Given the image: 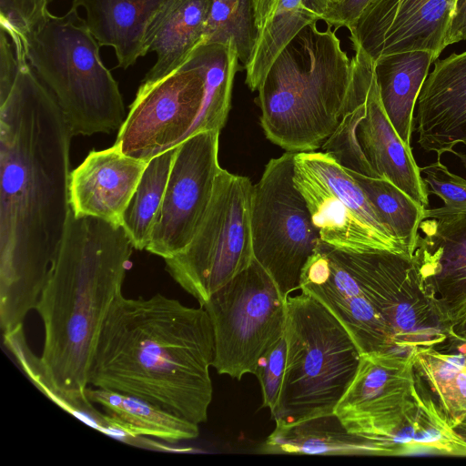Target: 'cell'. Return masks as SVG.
Instances as JSON below:
<instances>
[{
  "label": "cell",
  "instance_id": "cell-1",
  "mask_svg": "<svg viewBox=\"0 0 466 466\" xmlns=\"http://www.w3.org/2000/svg\"><path fill=\"white\" fill-rule=\"evenodd\" d=\"M0 103V327L35 309L68 222L73 137L27 58Z\"/></svg>",
  "mask_w": 466,
  "mask_h": 466
},
{
  "label": "cell",
  "instance_id": "cell-2",
  "mask_svg": "<svg viewBox=\"0 0 466 466\" xmlns=\"http://www.w3.org/2000/svg\"><path fill=\"white\" fill-rule=\"evenodd\" d=\"M132 248L122 226L71 209L35 307L45 329L42 354L28 349L17 357L35 387L96 430L105 428L106 416L86 397L88 370L102 325L122 294Z\"/></svg>",
  "mask_w": 466,
  "mask_h": 466
},
{
  "label": "cell",
  "instance_id": "cell-3",
  "mask_svg": "<svg viewBox=\"0 0 466 466\" xmlns=\"http://www.w3.org/2000/svg\"><path fill=\"white\" fill-rule=\"evenodd\" d=\"M215 355L210 318L157 293L120 294L102 325L88 370V385L132 395L196 424L212 400L209 369Z\"/></svg>",
  "mask_w": 466,
  "mask_h": 466
},
{
  "label": "cell",
  "instance_id": "cell-4",
  "mask_svg": "<svg viewBox=\"0 0 466 466\" xmlns=\"http://www.w3.org/2000/svg\"><path fill=\"white\" fill-rule=\"evenodd\" d=\"M373 73L351 61L330 27H304L279 54L259 88L266 137L288 152L320 149L345 114L366 95Z\"/></svg>",
  "mask_w": 466,
  "mask_h": 466
},
{
  "label": "cell",
  "instance_id": "cell-5",
  "mask_svg": "<svg viewBox=\"0 0 466 466\" xmlns=\"http://www.w3.org/2000/svg\"><path fill=\"white\" fill-rule=\"evenodd\" d=\"M286 313V366L271 413L278 425L334 413L361 356L344 326L309 294L289 295Z\"/></svg>",
  "mask_w": 466,
  "mask_h": 466
},
{
  "label": "cell",
  "instance_id": "cell-6",
  "mask_svg": "<svg viewBox=\"0 0 466 466\" xmlns=\"http://www.w3.org/2000/svg\"><path fill=\"white\" fill-rule=\"evenodd\" d=\"M99 48L72 6L61 16L50 14L25 47L28 63L55 96L73 136L112 133L127 117L118 85Z\"/></svg>",
  "mask_w": 466,
  "mask_h": 466
},
{
  "label": "cell",
  "instance_id": "cell-7",
  "mask_svg": "<svg viewBox=\"0 0 466 466\" xmlns=\"http://www.w3.org/2000/svg\"><path fill=\"white\" fill-rule=\"evenodd\" d=\"M253 188L248 177L221 168L191 241L165 259L172 279L200 306L254 258L250 224Z\"/></svg>",
  "mask_w": 466,
  "mask_h": 466
},
{
  "label": "cell",
  "instance_id": "cell-8",
  "mask_svg": "<svg viewBox=\"0 0 466 466\" xmlns=\"http://www.w3.org/2000/svg\"><path fill=\"white\" fill-rule=\"evenodd\" d=\"M214 331L212 367L240 380L255 374L266 351L285 333L286 299L255 259L202 305Z\"/></svg>",
  "mask_w": 466,
  "mask_h": 466
},
{
  "label": "cell",
  "instance_id": "cell-9",
  "mask_svg": "<svg viewBox=\"0 0 466 466\" xmlns=\"http://www.w3.org/2000/svg\"><path fill=\"white\" fill-rule=\"evenodd\" d=\"M294 152L271 158L254 185L251 234L254 258L287 299L300 289V276L321 240L307 203L293 181Z\"/></svg>",
  "mask_w": 466,
  "mask_h": 466
},
{
  "label": "cell",
  "instance_id": "cell-10",
  "mask_svg": "<svg viewBox=\"0 0 466 466\" xmlns=\"http://www.w3.org/2000/svg\"><path fill=\"white\" fill-rule=\"evenodd\" d=\"M413 364L414 353L361 354L334 410L349 432L379 441L385 456L410 454L419 438Z\"/></svg>",
  "mask_w": 466,
  "mask_h": 466
},
{
  "label": "cell",
  "instance_id": "cell-11",
  "mask_svg": "<svg viewBox=\"0 0 466 466\" xmlns=\"http://www.w3.org/2000/svg\"><path fill=\"white\" fill-rule=\"evenodd\" d=\"M293 181L324 243L343 252L410 255L382 223L356 179L329 154L296 153Z\"/></svg>",
  "mask_w": 466,
  "mask_h": 466
},
{
  "label": "cell",
  "instance_id": "cell-12",
  "mask_svg": "<svg viewBox=\"0 0 466 466\" xmlns=\"http://www.w3.org/2000/svg\"><path fill=\"white\" fill-rule=\"evenodd\" d=\"M338 252L387 324L397 353L410 355L450 338L451 328L430 298L413 256Z\"/></svg>",
  "mask_w": 466,
  "mask_h": 466
},
{
  "label": "cell",
  "instance_id": "cell-13",
  "mask_svg": "<svg viewBox=\"0 0 466 466\" xmlns=\"http://www.w3.org/2000/svg\"><path fill=\"white\" fill-rule=\"evenodd\" d=\"M209 130L215 129L206 106L204 77L196 67L183 65L139 86L114 145L125 155L148 162Z\"/></svg>",
  "mask_w": 466,
  "mask_h": 466
},
{
  "label": "cell",
  "instance_id": "cell-14",
  "mask_svg": "<svg viewBox=\"0 0 466 466\" xmlns=\"http://www.w3.org/2000/svg\"><path fill=\"white\" fill-rule=\"evenodd\" d=\"M219 133L199 132L177 146L147 251L166 259L191 241L222 168L218 163Z\"/></svg>",
  "mask_w": 466,
  "mask_h": 466
},
{
  "label": "cell",
  "instance_id": "cell-15",
  "mask_svg": "<svg viewBox=\"0 0 466 466\" xmlns=\"http://www.w3.org/2000/svg\"><path fill=\"white\" fill-rule=\"evenodd\" d=\"M457 0H378L349 27L353 48L373 61L386 55L430 52L439 59L449 46Z\"/></svg>",
  "mask_w": 466,
  "mask_h": 466
},
{
  "label": "cell",
  "instance_id": "cell-16",
  "mask_svg": "<svg viewBox=\"0 0 466 466\" xmlns=\"http://www.w3.org/2000/svg\"><path fill=\"white\" fill-rule=\"evenodd\" d=\"M412 254L441 319L451 329L466 315V209L425 208Z\"/></svg>",
  "mask_w": 466,
  "mask_h": 466
},
{
  "label": "cell",
  "instance_id": "cell-17",
  "mask_svg": "<svg viewBox=\"0 0 466 466\" xmlns=\"http://www.w3.org/2000/svg\"><path fill=\"white\" fill-rule=\"evenodd\" d=\"M323 304L361 354L395 352L390 331L334 248L319 241L300 276V289Z\"/></svg>",
  "mask_w": 466,
  "mask_h": 466
},
{
  "label": "cell",
  "instance_id": "cell-18",
  "mask_svg": "<svg viewBox=\"0 0 466 466\" xmlns=\"http://www.w3.org/2000/svg\"><path fill=\"white\" fill-rule=\"evenodd\" d=\"M416 104L418 143L424 150L440 159L466 145V50L434 62Z\"/></svg>",
  "mask_w": 466,
  "mask_h": 466
},
{
  "label": "cell",
  "instance_id": "cell-19",
  "mask_svg": "<svg viewBox=\"0 0 466 466\" xmlns=\"http://www.w3.org/2000/svg\"><path fill=\"white\" fill-rule=\"evenodd\" d=\"M147 164L125 155L115 145L92 150L70 174L69 198L75 216L121 226Z\"/></svg>",
  "mask_w": 466,
  "mask_h": 466
},
{
  "label": "cell",
  "instance_id": "cell-20",
  "mask_svg": "<svg viewBox=\"0 0 466 466\" xmlns=\"http://www.w3.org/2000/svg\"><path fill=\"white\" fill-rule=\"evenodd\" d=\"M366 113L357 127V138L376 174L386 178L424 208L429 193L420 167L394 129L382 106L375 71L366 96Z\"/></svg>",
  "mask_w": 466,
  "mask_h": 466
},
{
  "label": "cell",
  "instance_id": "cell-21",
  "mask_svg": "<svg viewBox=\"0 0 466 466\" xmlns=\"http://www.w3.org/2000/svg\"><path fill=\"white\" fill-rule=\"evenodd\" d=\"M211 0H167L150 21L144 56L157 55L140 86L153 84L180 68L204 42Z\"/></svg>",
  "mask_w": 466,
  "mask_h": 466
},
{
  "label": "cell",
  "instance_id": "cell-22",
  "mask_svg": "<svg viewBox=\"0 0 466 466\" xmlns=\"http://www.w3.org/2000/svg\"><path fill=\"white\" fill-rule=\"evenodd\" d=\"M167 0H73L82 7L86 24L100 46H111L117 66H133L144 56L146 30Z\"/></svg>",
  "mask_w": 466,
  "mask_h": 466
},
{
  "label": "cell",
  "instance_id": "cell-23",
  "mask_svg": "<svg viewBox=\"0 0 466 466\" xmlns=\"http://www.w3.org/2000/svg\"><path fill=\"white\" fill-rule=\"evenodd\" d=\"M268 454L384 456L379 441L349 432L335 413L278 425L259 449Z\"/></svg>",
  "mask_w": 466,
  "mask_h": 466
},
{
  "label": "cell",
  "instance_id": "cell-24",
  "mask_svg": "<svg viewBox=\"0 0 466 466\" xmlns=\"http://www.w3.org/2000/svg\"><path fill=\"white\" fill-rule=\"evenodd\" d=\"M435 60L430 52L408 51L374 61L376 81L382 106L397 134L410 147L414 108L430 67Z\"/></svg>",
  "mask_w": 466,
  "mask_h": 466
},
{
  "label": "cell",
  "instance_id": "cell-25",
  "mask_svg": "<svg viewBox=\"0 0 466 466\" xmlns=\"http://www.w3.org/2000/svg\"><path fill=\"white\" fill-rule=\"evenodd\" d=\"M88 400L102 408L116 426L138 440L154 437L169 443L194 440L198 424L177 416L140 398L101 388H86Z\"/></svg>",
  "mask_w": 466,
  "mask_h": 466
},
{
  "label": "cell",
  "instance_id": "cell-26",
  "mask_svg": "<svg viewBox=\"0 0 466 466\" xmlns=\"http://www.w3.org/2000/svg\"><path fill=\"white\" fill-rule=\"evenodd\" d=\"M457 353L436 347L414 352V380L433 401L444 421L455 428L466 419V345Z\"/></svg>",
  "mask_w": 466,
  "mask_h": 466
},
{
  "label": "cell",
  "instance_id": "cell-27",
  "mask_svg": "<svg viewBox=\"0 0 466 466\" xmlns=\"http://www.w3.org/2000/svg\"><path fill=\"white\" fill-rule=\"evenodd\" d=\"M331 0H279L258 32L249 62L246 85L258 90L268 70L284 47L307 25L323 20Z\"/></svg>",
  "mask_w": 466,
  "mask_h": 466
},
{
  "label": "cell",
  "instance_id": "cell-28",
  "mask_svg": "<svg viewBox=\"0 0 466 466\" xmlns=\"http://www.w3.org/2000/svg\"><path fill=\"white\" fill-rule=\"evenodd\" d=\"M177 147L151 158L124 213L122 228L135 249L147 248L159 213Z\"/></svg>",
  "mask_w": 466,
  "mask_h": 466
},
{
  "label": "cell",
  "instance_id": "cell-29",
  "mask_svg": "<svg viewBox=\"0 0 466 466\" xmlns=\"http://www.w3.org/2000/svg\"><path fill=\"white\" fill-rule=\"evenodd\" d=\"M348 172L361 187L388 230L412 255L425 208L386 178Z\"/></svg>",
  "mask_w": 466,
  "mask_h": 466
},
{
  "label": "cell",
  "instance_id": "cell-30",
  "mask_svg": "<svg viewBox=\"0 0 466 466\" xmlns=\"http://www.w3.org/2000/svg\"><path fill=\"white\" fill-rule=\"evenodd\" d=\"M258 30L252 0H211L203 43L227 44L237 47L244 67L252 55Z\"/></svg>",
  "mask_w": 466,
  "mask_h": 466
},
{
  "label": "cell",
  "instance_id": "cell-31",
  "mask_svg": "<svg viewBox=\"0 0 466 466\" xmlns=\"http://www.w3.org/2000/svg\"><path fill=\"white\" fill-rule=\"evenodd\" d=\"M367 92L363 99L345 114L339 127L320 149L332 156L348 171L380 178L362 152L356 133L357 127L366 113Z\"/></svg>",
  "mask_w": 466,
  "mask_h": 466
},
{
  "label": "cell",
  "instance_id": "cell-32",
  "mask_svg": "<svg viewBox=\"0 0 466 466\" xmlns=\"http://www.w3.org/2000/svg\"><path fill=\"white\" fill-rule=\"evenodd\" d=\"M51 0H0V28L9 36L18 58L26 57L29 39L46 24Z\"/></svg>",
  "mask_w": 466,
  "mask_h": 466
},
{
  "label": "cell",
  "instance_id": "cell-33",
  "mask_svg": "<svg viewBox=\"0 0 466 466\" xmlns=\"http://www.w3.org/2000/svg\"><path fill=\"white\" fill-rule=\"evenodd\" d=\"M287 357V339L284 333L262 356L256 372L262 390L263 407L272 413L277 406L283 380Z\"/></svg>",
  "mask_w": 466,
  "mask_h": 466
},
{
  "label": "cell",
  "instance_id": "cell-34",
  "mask_svg": "<svg viewBox=\"0 0 466 466\" xmlns=\"http://www.w3.org/2000/svg\"><path fill=\"white\" fill-rule=\"evenodd\" d=\"M428 193L440 197L444 208L450 209H466V180L437 162L420 167Z\"/></svg>",
  "mask_w": 466,
  "mask_h": 466
},
{
  "label": "cell",
  "instance_id": "cell-35",
  "mask_svg": "<svg viewBox=\"0 0 466 466\" xmlns=\"http://www.w3.org/2000/svg\"><path fill=\"white\" fill-rule=\"evenodd\" d=\"M378 0H339L330 3L323 18L329 27H350Z\"/></svg>",
  "mask_w": 466,
  "mask_h": 466
},
{
  "label": "cell",
  "instance_id": "cell-36",
  "mask_svg": "<svg viewBox=\"0 0 466 466\" xmlns=\"http://www.w3.org/2000/svg\"><path fill=\"white\" fill-rule=\"evenodd\" d=\"M20 70V61L8 35L0 28V103L10 94Z\"/></svg>",
  "mask_w": 466,
  "mask_h": 466
},
{
  "label": "cell",
  "instance_id": "cell-37",
  "mask_svg": "<svg viewBox=\"0 0 466 466\" xmlns=\"http://www.w3.org/2000/svg\"><path fill=\"white\" fill-rule=\"evenodd\" d=\"M466 40V0H457L452 16L449 46Z\"/></svg>",
  "mask_w": 466,
  "mask_h": 466
},
{
  "label": "cell",
  "instance_id": "cell-38",
  "mask_svg": "<svg viewBox=\"0 0 466 466\" xmlns=\"http://www.w3.org/2000/svg\"><path fill=\"white\" fill-rule=\"evenodd\" d=\"M255 15V24L258 32L262 29L266 20L275 9L279 0H252Z\"/></svg>",
  "mask_w": 466,
  "mask_h": 466
},
{
  "label": "cell",
  "instance_id": "cell-39",
  "mask_svg": "<svg viewBox=\"0 0 466 466\" xmlns=\"http://www.w3.org/2000/svg\"><path fill=\"white\" fill-rule=\"evenodd\" d=\"M450 338L458 345H466V315L451 328Z\"/></svg>",
  "mask_w": 466,
  "mask_h": 466
},
{
  "label": "cell",
  "instance_id": "cell-40",
  "mask_svg": "<svg viewBox=\"0 0 466 466\" xmlns=\"http://www.w3.org/2000/svg\"><path fill=\"white\" fill-rule=\"evenodd\" d=\"M453 430L466 443V419H464L461 423L453 428Z\"/></svg>",
  "mask_w": 466,
  "mask_h": 466
},
{
  "label": "cell",
  "instance_id": "cell-41",
  "mask_svg": "<svg viewBox=\"0 0 466 466\" xmlns=\"http://www.w3.org/2000/svg\"><path fill=\"white\" fill-rule=\"evenodd\" d=\"M451 152L454 153L457 157H459V158L461 160L463 166L466 168V154H463L461 152H456L454 150H452Z\"/></svg>",
  "mask_w": 466,
  "mask_h": 466
},
{
  "label": "cell",
  "instance_id": "cell-42",
  "mask_svg": "<svg viewBox=\"0 0 466 466\" xmlns=\"http://www.w3.org/2000/svg\"><path fill=\"white\" fill-rule=\"evenodd\" d=\"M332 2H336V1H339V0H331Z\"/></svg>",
  "mask_w": 466,
  "mask_h": 466
}]
</instances>
